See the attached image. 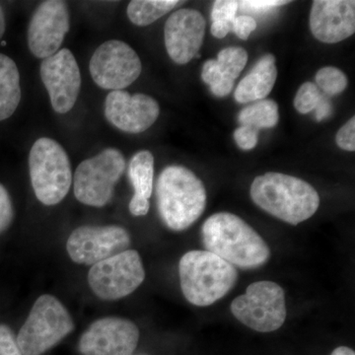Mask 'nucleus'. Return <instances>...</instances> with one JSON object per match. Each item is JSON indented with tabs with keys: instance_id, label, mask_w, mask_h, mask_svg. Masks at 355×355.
Returning a JSON list of instances; mask_svg holds the SVG:
<instances>
[{
	"instance_id": "1",
	"label": "nucleus",
	"mask_w": 355,
	"mask_h": 355,
	"mask_svg": "<svg viewBox=\"0 0 355 355\" xmlns=\"http://www.w3.org/2000/svg\"><path fill=\"white\" fill-rule=\"evenodd\" d=\"M202 241L205 251L241 270L261 268L272 256L261 236L241 217L230 212H218L205 221Z\"/></svg>"
},
{
	"instance_id": "2",
	"label": "nucleus",
	"mask_w": 355,
	"mask_h": 355,
	"mask_svg": "<svg viewBox=\"0 0 355 355\" xmlns=\"http://www.w3.org/2000/svg\"><path fill=\"white\" fill-rule=\"evenodd\" d=\"M207 195L202 180L188 168L166 167L156 183V202L161 221L170 230L181 232L202 216Z\"/></svg>"
},
{
	"instance_id": "3",
	"label": "nucleus",
	"mask_w": 355,
	"mask_h": 355,
	"mask_svg": "<svg viewBox=\"0 0 355 355\" xmlns=\"http://www.w3.org/2000/svg\"><path fill=\"white\" fill-rule=\"evenodd\" d=\"M250 196L260 209L291 225L308 220L320 207L319 193L312 184L282 173L257 177Z\"/></svg>"
},
{
	"instance_id": "4",
	"label": "nucleus",
	"mask_w": 355,
	"mask_h": 355,
	"mask_svg": "<svg viewBox=\"0 0 355 355\" xmlns=\"http://www.w3.org/2000/svg\"><path fill=\"white\" fill-rule=\"evenodd\" d=\"M180 284L184 298L207 307L225 297L238 280L237 268L205 250L190 251L179 263Z\"/></svg>"
},
{
	"instance_id": "5",
	"label": "nucleus",
	"mask_w": 355,
	"mask_h": 355,
	"mask_svg": "<svg viewBox=\"0 0 355 355\" xmlns=\"http://www.w3.org/2000/svg\"><path fill=\"white\" fill-rule=\"evenodd\" d=\"M30 179L35 195L44 205L62 202L71 188L69 155L55 140L41 137L29 154Z\"/></svg>"
},
{
	"instance_id": "6",
	"label": "nucleus",
	"mask_w": 355,
	"mask_h": 355,
	"mask_svg": "<svg viewBox=\"0 0 355 355\" xmlns=\"http://www.w3.org/2000/svg\"><path fill=\"white\" fill-rule=\"evenodd\" d=\"M73 330V320L64 304L44 294L33 305L16 340L23 355H42Z\"/></svg>"
},
{
	"instance_id": "7",
	"label": "nucleus",
	"mask_w": 355,
	"mask_h": 355,
	"mask_svg": "<svg viewBox=\"0 0 355 355\" xmlns=\"http://www.w3.org/2000/svg\"><path fill=\"white\" fill-rule=\"evenodd\" d=\"M233 316L251 330L272 333L286 323V292L277 282L261 280L250 284L231 303Z\"/></svg>"
},
{
	"instance_id": "8",
	"label": "nucleus",
	"mask_w": 355,
	"mask_h": 355,
	"mask_svg": "<svg viewBox=\"0 0 355 355\" xmlns=\"http://www.w3.org/2000/svg\"><path fill=\"white\" fill-rule=\"evenodd\" d=\"M125 170V159L119 149L108 147L76 168L74 196L89 207H103L114 197V187Z\"/></svg>"
},
{
	"instance_id": "9",
	"label": "nucleus",
	"mask_w": 355,
	"mask_h": 355,
	"mask_svg": "<svg viewBox=\"0 0 355 355\" xmlns=\"http://www.w3.org/2000/svg\"><path fill=\"white\" fill-rule=\"evenodd\" d=\"M146 279L139 254L127 250L91 266L88 284L102 300H119L130 295Z\"/></svg>"
},
{
	"instance_id": "10",
	"label": "nucleus",
	"mask_w": 355,
	"mask_h": 355,
	"mask_svg": "<svg viewBox=\"0 0 355 355\" xmlns=\"http://www.w3.org/2000/svg\"><path fill=\"white\" fill-rule=\"evenodd\" d=\"M89 71L100 88L123 90L141 74V60L130 44L111 40L100 44L94 51L89 62Z\"/></svg>"
},
{
	"instance_id": "11",
	"label": "nucleus",
	"mask_w": 355,
	"mask_h": 355,
	"mask_svg": "<svg viewBox=\"0 0 355 355\" xmlns=\"http://www.w3.org/2000/svg\"><path fill=\"white\" fill-rule=\"evenodd\" d=\"M130 246V233L121 226H81L70 234L67 251L74 263L94 266Z\"/></svg>"
},
{
	"instance_id": "12",
	"label": "nucleus",
	"mask_w": 355,
	"mask_h": 355,
	"mask_svg": "<svg viewBox=\"0 0 355 355\" xmlns=\"http://www.w3.org/2000/svg\"><path fill=\"white\" fill-rule=\"evenodd\" d=\"M70 29V12L67 2L46 0L33 13L28 27V46L32 55L44 58L60 51Z\"/></svg>"
},
{
	"instance_id": "13",
	"label": "nucleus",
	"mask_w": 355,
	"mask_h": 355,
	"mask_svg": "<svg viewBox=\"0 0 355 355\" xmlns=\"http://www.w3.org/2000/svg\"><path fill=\"white\" fill-rule=\"evenodd\" d=\"M40 74L50 96L51 107L58 114L69 113L78 99L81 73L76 58L69 49H62L44 58Z\"/></svg>"
},
{
	"instance_id": "14",
	"label": "nucleus",
	"mask_w": 355,
	"mask_h": 355,
	"mask_svg": "<svg viewBox=\"0 0 355 355\" xmlns=\"http://www.w3.org/2000/svg\"><path fill=\"white\" fill-rule=\"evenodd\" d=\"M139 340V328L130 320L106 317L84 331L78 350L83 355H132Z\"/></svg>"
},
{
	"instance_id": "15",
	"label": "nucleus",
	"mask_w": 355,
	"mask_h": 355,
	"mask_svg": "<svg viewBox=\"0 0 355 355\" xmlns=\"http://www.w3.org/2000/svg\"><path fill=\"white\" fill-rule=\"evenodd\" d=\"M105 118L114 128L128 133L146 132L160 114L158 102L144 93L111 91L104 104Z\"/></svg>"
},
{
	"instance_id": "16",
	"label": "nucleus",
	"mask_w": 355,
	"mask_h": 355,
	"mask_svg": "<svg viewBox=\"0 0 355 355\" xmlns=\"http://www.w3.org/2000/svg\"><path fill=\"white\" fill-rule=\"evenodd\" d=\"M207 21L200 11L180 9L173 12L164 27L166 50L173 62L187 64L198 55Z\"/></svg>"
},
{
	"instance_id": "17",
	"label": "nucleus",
	"mask_w": 355,
	"mask_h": 355,
	"mask_svg": "<svg viewBox=\"0 0 355 355\" xmlns=\"http://www.w3.org/2000/svg\"><path fill=\"white\" fill-rule=\"evenodd\" d=\"M313 36L324 44L340 43L355 32V2L315 0L310 12Z\"/></svg>"
},
{
	"instance_id": "18",
	"label": "nucleus",
	"mask_w": 355,
	"mask_h": 355,
	"mask_svg": "<svg viewBox=\"0 0 355 355\" xmlns=\"http://www.w3.org/2000/svg\"><path fill=\"white\" fill-rule=\"evenodd\" d=\"M128 178L135 190L128 209L133 216H144L150 209L149 198L153 191L154 157L148 150L135 153L128 165Z\"/></svg>"
},
{
	"instance_id": "19",
	"label": "nucleus",
	"mask_w": 355,
	"mask_h": 355,
	"mask_svg": "<svg viewBox=\"0 0 355 355\" xmlns=\"http://www.w3.org/2000/svg\"><path fill=\"white\" fill-rule=\"evenodd\" d=\"M277 78L275 55L272 53L263 55L251 71L238 84L234 93L236 101L240 104H247L265 99L275 87Z\"/></svg>"
},
{
	"instance_id": "20",
	"label": "nucleus",
	"mask_w": 355,
	"mask_h": 355,
	"mask_svg": "<svg viewBox=\"0 0 355 355\" xmlns=\"http://www.w3.org/2000/svg\"><path fill=\"white\" fill-rule=\"evenodd\" d=\"M20 73L15 62L0 53V121L10 118L21 101Z\"/></svg>"
},
{
	"instance_id": "21",
	"label": "nucleus",
	"mask_w": 355,
	"mask_h": 355,
	"mask_svg": "<svg viewBox=\"0 0 355 355\" xmlns=\"http://www.w3.org/2000/svg\"><path fill=\"white\" fill-rule=\"evenodd\" d=\"M179 3L177 0H132L128 6V17L133 24L144 27L160 19Z\"/></svg>"
},
{
	"instance_id": "22",
	"label": "nucleus",
	"mask_w": 355,
	"mask_h": 355,
	"mask_svg": "<svg viewBox=\"0 0 355 355\" xmlns=\"http://www.w3.org/2000/svg\"><path fill=\"white\" fill-rule=\"evenodd\" d=\"M240 125L256 130L275 127L279 121V105L272 100H261L242 109L238 116Z\"/></svg>"
},
{
	"instance_id": "23",
	"label": "nucleus",
	"mask_w": 355,
	"mask_h": 355,
	"mask_svg": "<svg viewBox=\"0 0 355 355\" xmlns=\"http://www.w3.org/2000/svg\"><path fill=\"white\" fill-rule=\"evenodd\" d=\"M216 67L224 81L234 85L248 62V53L241 46H228L219 51Z\"/></svg>"
},
{
	"instance_id": "24",
	"label": "nucleus",
	"mask_w": 355,
	"mask_h": 355,
	"mask_svg": "<svg viewBox=\"0 0 355 355\" xmlns=\"http://www.w3.org/2000/svg\"><path fill=\"white\" fill-rule=\"evenodd\" d=\"M316 85L328 96L340 94L347 87L349 80L342 70L334 67H323L317 72Z\"/></svg>"
},
{
	"instance_id": "25",
	"label": "nucleus",
	"mask_w": 355,
	"mask_h": 355,
	"mask_svg": "<svg viewBox=\"0 0 355 355\" xmlns=\"http://www.w3.org/2000/svg\"><path fill=\"white\" fill-rule=\"evenodd\" d=\"M203 83L209 86L212 94L216 97L223 98L230 94L233 86L226 83L217 71L216 60H209L203 64L202 70Z\"/></svg>"
},
{
	"instance_id": "26",
	"label": "nucleus",
	"mask_w": 355,
	"mask_h": 355,
	"mask_svg": "<svg viewBox=\"0 0 355 355\" xmlns=\"http://www.w3.org/2000/svg\"><path fill=\"white\" fill-rule=\"evenodd\" d=\"M321 97V93L316 84L306 83L300 86L296 93L294 107L300 114H309L316 109Z\"/></svg>"
},
{
	"instance_id": "27",
	"label": "nucleus",
	"mask_w": 355,
	"mask_h": 355,
	"mask_svg": "<svg viewBox=\"0 0 355 355\" xmlns=\"http://www.w3.org/2000/svg\"><path fill=\"white\" fill-rule=\"evenodd\" d=\"M238 7H239V1L217 0V1L214 2V7H212V22H214V21H224V22L233 24Z\"/></svg>"
},
{
	"instance_id": "28",
	"label": "nucleus",
	"mask_w": 355,
	"mask_h": 355,
	"mask_svg": "<svg viewBox=\"0 0 355 355\" xmlns=\"http://www.w3.org/2000/svg\"><path fill=\"white\" fill-rule=\"evenodd\" d=\"M14 218V209L10 195L6 187L0 184V234L12 223Z\"/></svg>"
},
{
	"instance_id": "29",
	"label": "nucleus",
	"mask_w": 355,
	"mask_h": 355,
	"mask_svg": "<svg viewBox=\"0 0 355 355\" xmlns=\"http://www.w3.org/2000/svg\"><path fill=\"white\" fill-rule=\"evenodd\" d=\"M336 144L345 151H355V116L340 128L336 137Z\"/></svg>"
},
{
	"instance_id": "30",
	"label": "nucleus",
	"mask_w": 355,
	"mask_h": 355,
	"mask_svg": "<svg viewBox=\"0 0 355 355\" xmlns=\"http://www.w3.org/2000/svg\"><path fill=\"white\" fill-rule=\"evenodd\" d=\"M0 355H23L16 336L6 324H0Z\"/></svg>"
},
{
	"instance_id": "31",
	"label": "nucleus",
	"mask_w": 355,
	"mask_h": 355,
	"mask_svg": "<svg viewBox=\"0 0 355 355\" xmlns=\"http://www.w3.org/2000/svg\"><path fill=\"white\" fill-rule=\"evenodd\" d=\"M258 130H254L247 125H240L235 130L233 137L237 146L242 150H251L258 144Z\"/></svg>"
},
{
	"instance_id": "32",
	"label": "nucleus",
	"mask_w": 355,
	"mask_h": 355,
	"mask_svg": "<svg viewBox=\"0 0 355 355\" xmlns=\"http://www.w3.org/2000/svg\"><path fill=\"white\" fill-rule=\"evenodd\" d=\"M257 29V22L251 16L242 15L233 21L232 30L238 38L246 41L250 35Z\"/></svg>"
},
{
	"instance_id": "33",
	"label": "nucleus",
	"mask_w": 355,
	"mask_h": 355,
	"mask_svg": "<svg viewBox=\"0 0 355 355\" xmlns=\"http://www.w3.org/2000/svg\"><path fill=\"white\" fill-rule=\"evenodd\" d=\"M289 1H282V0H258V1H241L239 4L254 10H268L272 7L286 6Z\"/></svg>"
},
{
	"instance_id": "34",
	"label": "nucleus",
	"mask_w": 355,
	"mask_h": 355,
	"mask_svg": "<svg viewBox=\"0 0 355 355\" xmlns=\"http://www.w3.org/2000/svg\"><path fill=\"white\" fill-rule=\"evenodd\" d=\"M232 31V24L224 21H214L212 22L210 32L212 36L216 37L217 39H223Z\"/></svg>"
},
{
	"instance_id": "35",
	"label": "nucleus",
	"mask_w": 355,
	"mask_h": 355,
	"mask_svg": "<svg viewBox=\"0 0 355 355\" xmlns=\"http://www.w3.org/2000/svg\"><path fill=\"white\" fill-rule=\"evenodd\" d=\"M315 110H316V120L318 121H323L324 119L328 118L331 113V102L322 96L321 100Z\"/></svg>"
},
{
	"instance_id": "36",
	"label": "nucleus",
	"mask_w": 355,
	"mask_h": 355,
	"mask_svg": "<svg viewBox=\"0 0 355 355\" xmlns=\"http://www.w3.org/2000/svg\"><path fill=\"white\" fill-rule=\"evenodd\" d=\"M331 355H355L354 349H350L347 347H336Z\"/></svg>"
},
{
	"instance_id": "37",
	"label": "nucleus",
	"mask_w": 355,
	"mask_h": 355,
	"mask_svg": "<svg viewBox=\"0 0 355 355\" xmlns=\"http://www.w3.org/2000/svg\"><path fill=\"white\" fill-rule=\"evenodd\" d=\"M6 30V15H4L3 9L0 6V40L3 37Z\"/></svg>"
}]
</instances>
